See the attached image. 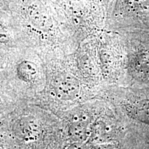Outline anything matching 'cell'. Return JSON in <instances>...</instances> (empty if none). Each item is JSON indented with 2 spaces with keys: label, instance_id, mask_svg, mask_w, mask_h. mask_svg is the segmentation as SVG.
<instances>
[{
  "label": "cell",
  "instance_id": "obj_7",
  "mask_svg": "<svg viewBox=\"0 0 149 149\" xmlns=\"http://www.w3.org/2000/svg\"><path fill=\"white\" fill-rule=\"evenodd\" d=\"M69 149H84L83 148H81L80 146H78V145H72L69 148Z\"/></svg>",
  "mask_w": 149,
  "mask_h": 149
},
{
  "label": "cell",
  "instance_id": "obj_6",
  "mask_svg": "<svg viewBox=\"0 0 149 149\" xmlns=\"http://www.w3.org/2000/svg\"><path fill=\"white\" fill-rule=\"evenodd\" d=\"M9 0H0V10L8 8Z\"/></svg>",
  "mask_w": 149,
  "mask_h": 149
},
{
  "label": "cell",
  "instance_id": "obj_5",
  "mask_svg": "<svg viewBox=\"0 0 149 149\" xmlns=\"http://www.w3.org/2000/svg\"><path fill=\"white\" fill-rule=\"evenodd\" d=\"M70 136L76 141H82L87 137L86 126L82 122L74 123L70 128Z\"/></svg>",
  "mask_w": 149,
  "mask_h": 149
},
{
  "label": "cell",
  "instance_id": "obj_2",
  "mask_svg": "<svg viewBox=\"0 0 149 149\" xmlns=\"http://www.w3.org/2000/svg\"><path fill=\"white\" fill-rule=\"evenodd\" d=\"M54 89L60 98L70 99L77 94L78 84L70 77H60L55 81Z\"/></svg>",
  "mask_w": 149,
  "mask_h": 149
},
{
  "label": "cell",
  "instance_id": "obj_3",
  "mask_svg": "<svg viewBox=\"0 0 149 149\" xmlns=\"http://www.w3.org/2000/svg\"><path fill=\"white\" fill-rule=\"evenodd\" d=\"M17 77L22 81L32 83L36 79L38 73V67L34 61L30 59H22L16 66Z\"/></svg>",
  "mask_w": 149,
  "mask_h": 149
},
{
  "label": "cell",
  "instance_id": "obj_1",
  "mask_svg": "<svg viewBox=\"0 0 149 149\" xmlns=\"http://www.w3.org/2000/svg\"><path fill=\"white\" fill-rule=\"evenodd\" d=\"M14 21L8 9L0 10V45L12 46L14 42L13 33Z\"/></svg>",
  "mask_w": 149,
  "mask_h": 149
},
{
  "label": "cell",
  "instance_id": "obj_4",
  "mask_svg": "<svg viewBox=\"0 0 149 149\" xmlns=\"http://www.w3.org/2000/svg\"><path fill=\"white\" fill-rule=\"evenodd\" d=\"M37 126L33 122H30L26 120H19L15 124L16 133H19L20 136L24 137H29L33 132H37Z\"/></svg>",
  "mask_w": 149,
  "mask_h": 149
},
{
  "label": "cell",
  "instance_id": "obj_8",
  "mask_svg": "<svg viewBox=\"0 0 149 149\" xmlns=\"http://www.w3.org/2000/svg\"><path fill=\"white\" fill-rule=\"evenodd\" d=\"M1 103V96H0V104Z\"/></svg>",
  "mask_w": 149,
  "mask_h": 149
}]
</instances>
